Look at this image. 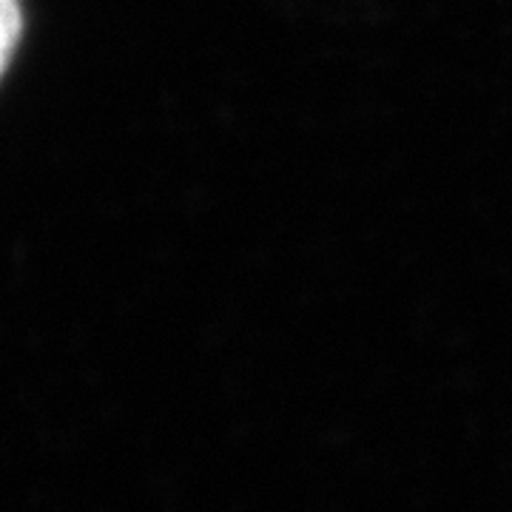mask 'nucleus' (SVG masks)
Returning a JSON list of instances; mask_svg holds the SVG:
<instances>
[{
	"label": "nucleus",
	"instance_id": "obj_1",
	"mask_svg": "<svg viewBox=\"0 0 512 512\" xmlns=\"http://www.w3.org/2000/svg\"><path fill=\"white\" fill-rule=\"evenodd\" d=\"M20 35V6L18 0H3V66L15 55V40Z\"/></svg>",
	"mask_w": 512,
	"mask_h": 512
}]
</instances>
